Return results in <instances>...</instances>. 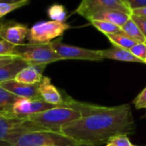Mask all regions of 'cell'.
Segmentation results:
<instances>
[{"instance_id":"cell-1","label":"cell","mask_w":146,"mask_h":146,"mask_svg":"<svg viewBox=\"0 0 146 146\" xmlns=\"http://www.w3.org/2000/svg\"><path fill=\"white\" fill-rule=\"evenodd\" d=\"M134 119L131 106L123 104L101 108L78 120L61 127V132L90 146L108 143L118 136L132 132Z\"/></svg>"},{"instance_id":"cell-2","label":"cell","mask_w":146,"mask_h":146,"mask_svg":"<svg viewBox=\"0 0 146 146\" xmlns=\"http://www.w3.org/2000/svg\"><path fill=\"white\" fill-rule=\"evenodd\" d=\"M36 131H49L28 118L0 116V145L12 146L24 134Z\"/></svg>"},{"instance_id":"cell-3","label":"cell","mask_w":146,"mask_h":146,"mask_svg":"<svg viewBox=\"0 0 146 146\" xmlns=\"http://www.w3.org/2000/svg\"><path fill=\"white\" fill-rule=\"evenodd\" d=\"M83 117H84V114L79 109L67 107H56L45 112L30 115L28 119L44 126L49 131L61 132V127L63 125Z\"/></svg>"},{"instance_id":"cell-4","label":"cell","mask_w":146,"mask_h":146,"mask_svg":"<svg viewBox=\"0 0 146 146\" xmlns=\"http://www.w3.org/2000/svg\"><path fill=\"white\" fill-rule=\"evenodd\" d=\"M14 56L20 58L29 64H48L63 60L56 52L51 43H24L15 46Z\"/></svg>"},{"instance_id":"cell-5","label":"cell","mask_w":146,"mask_h":146,"mask_svg":"<svg viewBox=\"0 0 146 146\" xmlns=\"http://www.w3.org/2000/svg\"><path fill=\"white\" fill-rule=\"evenodd\" d=\"M68 29H70V25L65 23L56 21L39 22L29 29L27 40L29 43H51L57 38L61 37Z\"/></svg>"},{"instance_id":"cell-6","label":"cell","mask_w":146,"mask_h":146,"mask_svg":"<svg viewBox=\"0 0 146 146\" xmlns=\"http://www.w3.org/2000/svg\"><path fill=\"white\" fill-rule=\"evenodd\" d=\"M109 10H118L131 15V11L122 0H82L74 13L90 21L94 15Z\"/></svg>"},{"instance_id":"cell-7","label":"cell","mask_w":146,"mask_h":146,"mask_svg":"<svg viewBox=\"0 0 146 146\" xmlns=\"http://www.w3.org/2000/svg\"><path fill=\"white\" fill-rule=\"evenodd\" d=\"M56 52L64 59H81L90 61H102L103 60L102 50H92L64 44L61 39L54 40L51 42Z\"/></svg>"},{"instance_id":"cell-8","label":"cell","mask_w":146,"mask_h":146,"mask_svg":"<svg viewBox=\"0 0 146 146\" xmlns=\"http://www.w3.org/2000/svg\"><path fill=\"white\" fill-rule=\"evenodd\" d=\"M56 107L58 106L47 103L41 99L35 100L18 97L13 107V114L16 117L28 118L30 115L40 113Z\"/></svg>"},{"instance_id":"cell-9","label":"cell","mask_w":146,"mask_h":146,"mask_svg":"<svg viewBox=\"0 0 146 146\" xmlns=\"http://www.w3.org/2000/svg\"><path fill=\"white\" fill-rule=\"evenodd\" d=\"M29 30V29L26 24L16 21L4 22L0 28V39L14 46H19L24 44Z\"/></svg>"},{"instance_id":"cell-10","label":"cell","mask_w":146,"mask_h":146,"mask_svg":"<svg viewBox=\"0 0 146 146\" xmlns=\"http://www.w3.org/2000/svg\"><path fill=\"white\" fill-rule=\"evenodd\" d=\"M39 93L41 99L50 104L58 107H67L66 99H64L58 90L52 84L48 77H43L41 82L39 84Z\"/></svg>"},{"instance_id":"cell-11","label":"cell","mask_w":146,"mask_h":146,"mask_svg":"<svg viewBox=\"0 0 146 146\" xmlns=\"http://www.w3.org/2000/svg\"><path fill=\"white\" fill-rule=\"evenodd\" d=\"M0 86L10 91L17 97L28 98V99H41L39 93V84H25L18 83L15 80H10L0 84ZM42 100V99H41Z\"/></svg>"},{"instance_id":"cell-12","label":"cell","mask_w":146,"mask_h":146,"mask_svg":"<svg viewBox=\"0 0 146 146\" xmlns=\"http://www.w3.org/2000/svg\"><path fill=\"white\" fill-rule=\"evenodd\" d=\"M46 66L45 64H29L18 73L14 80L25 84H38L43 78L42 74Z\"/></svg>"},{"instance_id":"cell-13","label":"cell","mask_w":146,"mask_h":146,"mask_svg":"<svg viewBox=\"0 0 146 146\" xmlns=\"http://www.w3.org/2000/svg\"><path fill=\"white\" fill-rule=\"evenodd\" d=\"M28 65L29 64L20 58H16L12 61L1 65L0 66V84L10 80H14L18 73Z\"/></svg>"},{"instance_id":"cell-14","label":"cell","mask_w":146,"mask_h":146,"mask_svg":"<svg viewBox=\"0 0 146 146\" xmlns=\"http://www.w3.org/2000/svg\"><path fill=\"white\" fill-rule=\"evenodd\" d=\"M131 15H129L121 11L109 10V11H102L100 13L94 15L90 19V22L94 21V20L106 21V22H109L111 23H113V24L122 28V26H124L126 23V22L131 18Z\"/></svg>"},{"instance_id":"cell-15","label":"cell","mask_w":146,"mask_h":146,"mask_svg":"<svg viewBox=\"0 0 146 146\" xmlns=\"http://www.w3.org/2000/svg\"><path fill=\"white\" fill-rule=\"evenodd\" d=\"M103 58L113 59L123 62H133V63H140L145 64L143 60L139 59L136 56H134L130 50H126L124 48H120L118 46H113L105 50H102Z\"/></svg>"},{"instance_id":"cell-16","label":"cell","mask_w":146,"mask_h":146,"mask_svg":"<svg viewBox=\"0 0 146 146\" xmlns=\"http://www.w3.org/2000/svg\"><path fill=\"white\" fill-rule=\"evenodd\" d=\"M18 97L0 86V116L14 117L13 107Z\"/></svg>"},{"instance_id":"cell-17","label":"cell","mask_w":146,"mask_h":146,"mask_svg":"<svg viewBox=\"0 0 146 146\" xmlns=\"http://www.w3.org/2000/svg\"><path fill=\"white\" fill-rule=\"evenodd\" d=\"M122 30L128 37L135 40L137 43H145L146 38L135 23V22L131 19V17L126 22V23L122 26Z\"/></svg>"},{"instance_id":"cell-18","label":"cell","mask_w":146,"mask_h":146,"mask_svg":"<svg viewBox=\"0 0 146 146\" xmlns=\"http://www.w3.org/2000/svg\"><path fill=\"white\" fill-rule=\"evenodd\" d=\"M105 35L114 46H118L126 50H130L133 46L137 44L135 40H133L125 34H108Z\"/></svg>"},{"instance_id":"cell-19","label":"cell","mask_w":146,"mask_h":146,"mask_svg":"<svg viewBox=\"0 0 146 146\" xmlns=\"http://www.w3.org/2000/svg\"><path fill=\"white\" fill-rule=\"evenodd\" d=\"M90 23L104 35L108 34H125L122 29L113 23L106 21H90Z\"/></svg>"},{"instance_id":"cell-20","label":"cell","mask_w":146,"mask_h":146,"mask_svg":"<svg viewBox=\"0 0 146 146\" xmlns=\"http://www.w3.org/2000/svg\"><path fill=\"white\" fill-rule=\"evenodd\" d=\"M66 9L63 5L54 4L47 9V15L52 21L64 23L66 20Z\"/></svg>"},{"instance_id":"cell-21","label":"cell","mask_w":146,"mask_h":146,"mask_svg":"<svg viewBox=\"0 0 146 146\" xmlns=\"http://www.w3.org/2000/svg\"><path fill=\"white\" fill-rule=\"evenodd\" d=\"M29 4V0H23V1H18V2L0 1V19L3 18L7 14L14 11L15 10L25 6Z\"/></svg>"},{"instance_id":"cell-22","label":"cell","mask_w":146,"mask_h":146,"mask_svg":"<svg viewBox=\"0 0 146 146\" xmlns=\"http://www.w3.org/2000/svg\"><path fill=\"white\" fill-rule=\"evenodd\" d=\"M14 45L0 39V56H14Z\"/></svg>"},{"instance_id":"cell-23","label":"cell","mask_w":146,"mask_h":146,"mask_svg":"<svg viewBox=\"0 0 146 146\" xmlns=\"http://www.w3.org/2000/svg\"><path fill=\"white\" fill-rule=\"evenodd\" d=\"M131 52L144 62V58L146 55V44L145 43H137L130 49Z\"/></svg>"},{"instance_id":"cell-24","label":"cell","mask_w":146,"mask_h":146,"mask_svg":"<svg viewBox=\"0 0 146 146\" xmlns=\"http://www.w3.org/2000/svg\"><path fill=\"white\" fill-rule=\"evenodd\" d=\"M109 143H111L113 146H133V144L130 142L128 137L125 134L118 135L113 137Z\"/></svg>"},{"instance_id":"cell-25","label":"cell","mask_w":146,"mask_h":146,"mask_svg":"<svg viewBox=\"0 0 146 146\" xmlns=\"http://www.w3.org/2000/svg\"><path fill=\"white\" fill-rule=\"evenodd\" d=\"M133 103L137 109L146 108V87L135 98V100L133 101Z\"/></svg>"},{"instance_id":"cell-26","label":"cell","mask_w":146,"mask_h":146,"mask_svg":"<svg viewBox=\"0 0 146 146\" xmlns=\"http://www.w3.org/2000/svg\"><path fill=\"white\" fill-rule=\"evenodd\" d=\"M122 1L131 11L146 7V0H122Z\"/></svg>"},{"instance_id":"cell-27","label":"cell","mask_w":146,"mask_h":146,"mask_svg":"<svg viewBox=\"0 0 146 146\" xmlns=\"http://www.w3.org/2000/svg\"><path fill=\"white\" fill-rule=\"evenodd\" d=\"M131 17L135 22V23L137 25V27L139 28V29L146 38V17L135 16V15H131Z\"/></svg>"},{"instance_id":"cell-28","label":"cell","mask_w":146,"mask_h":146,"mask_svg":"<svg viewBox=\"0 0 146 146\" xmlns=\"http://www.w3.org/2000/svg\"><path fill=\"white\" fill-rule=\"evenodd\" d=\"M131 15L146 17V7H143V8H139V9L131 11Z\"/></svg>"},{"instance_id":"cell-29","label":"cell","mask_w":146,"mask_h":146,"mask_svg":"<svg viewBox=\"0 0 146 146\" xmlns=\"http://www.w3.org/2000/svg\"><path fill=\"white\" fill-rule=\"evenodd\" d=\"M17 57H13V56H0V61H3V60H8V59H11Z\"/></svg>"},{"instance_id":"cell-30","label":"cell","mask_w":146,"mask_h":146,"mask_svg":"<svg viewBox=\"0 0 146 146\" xmlns=\"http://www.w3.org/2000/svg\"><path fill=\"white\" fill-rule=\"evenodd\" d=\"M14 58H11V59H8V60H3V61H0V66L1 65H4V64H7V63H9V62H11V61H12Z\"/></svg>"},{"instance_id":"cell-31","label":"cell","mask_w":146,"mask_h":146,"mask_svg":"<svg viewBox=\"0 0 146 146\" xmlns=\"http://www.w3.org/2000/svg\"><path fill=\"white\" fill-rule=\"evenodd\" d=\"M0 1H6V2H18V1H23V0H0ZM30 1V0H29Z\"/></svg>"},{"instance_id":"cell-32","label":"cell","mask_w":146,"mask_h":146,"mask_svg":"<svg viewBox=\"0 0 146 146\" xmlns=\"http://www.w3.org/2000/svg\"><path fill=\"white\" fill-rule=\"evenodd\" d=\"M106 146H113V144H112L111 143H108Z\"/></svg>"},{"instance_id":"cell-33","label":"cell","mask_w":146,"mask_h":146,"mask_svg":"<svg viewBox=\"0 0 146 146\" xmlns=\"http://www.w3.org/2000/svg\"><path fill=\"white\" fill-rule=\"evenodd\" d=\"M144 63L146 64V55H145V58H144Z\"/></svg>"},{"instance_id":"cell-34","label":"cell","mask_w":146,"mask_h":146,"mask_svg":"<svg viewBox=\"0 0 146 146\" xmlns=\"http://www.w3.org/2000/svg\"><path fill=\"white\" fill-rule=\"evenodd\" d=\"M1 25H2V22H0V28H1Z\"/></svg>"},{"instance_id":"cell-35","label":"cell","mask_w":146,"mask_h":146,"mask_svg":"<svg viewBox=\"0 0 146 146\" xmlns=\"http://www.w3.org/2000/svg\"><path fill=\"white\" fill-rule=\"evenodd\" d=\"M133 146H137V145H133Z\"/></svg>"},{"instance_id":"cell-36","label":"cell","mask_w":146,"mask_h":146,"mask_svg":"<svg viewBox=\"0 0 146 146\" xmlns=\"http://www.w3.org/2000/svg\"><path fill=\"white\" fill-rule=\"evenodd\" d=\"M145 44H146V40H145Z\"/></svg>"},{"instance_id":"cell-37","label":"cell","mask_w":146,"mask_h":146,"mask_svg":"<svg viewBox=\"0 0 146 146\" xmlns=\"http://www.w3.org/2000/svg\"><path fill=\"white\" fill-rule=\"evenodd\" d=\"M0 146H2V145H0Z\"/></svg>"},{"instance_id":"cell-38","label":"cell","mask_w":146,"mask_h":146,"mask_svg":"<svg viewBox=\"0 0 146 146\" xmlns=\"http://www.w3.org/2000/svg\"><path fill=\"white\" fill-rule=\"evenodd\" d=\"M145 109H146V108H145Z\"/></svg>"}]
</instances>
